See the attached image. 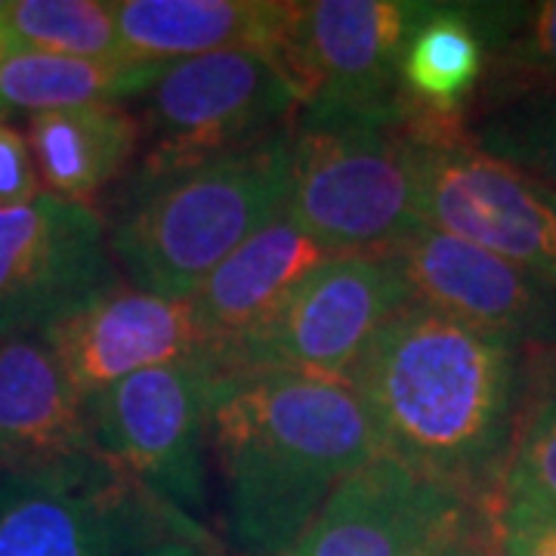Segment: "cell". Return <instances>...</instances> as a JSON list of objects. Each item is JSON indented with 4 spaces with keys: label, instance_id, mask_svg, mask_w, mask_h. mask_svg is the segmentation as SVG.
Returning a JSON list of instances; mask_svg holds the SVG:
<instances>
[{
    "label": "cell",
    "instance_id": "cb8c5ba5",
    "mask_svg": "<svg viewBox=\"0 0 556 556\" xmlns=\"http://www.w3.org/2000/svg\"><path fill=\"white\" fill-rule=\"evenodd\" d=\"M492 507L556 514V380L522 412Z\"/></svg>",
    "mask_w": 556,
    "mask_h": 556
},
{
    "label": "cell",
    "instance_id": "7a4b0ae2",
    "mask_svg": "<svg viewBox=\"0 0 556 556\" xmlns=\"http://www.w3.org/2000/svg\"><path fill=\"white\" fill-rule=\"evenodd\" d=\"M204 439L223 532L241 556L288 551L325 501L380 457L353 387L278 371L217 375Z\"/></svg>",
    "mask_w": 556,
    "mask_h": 556
},
{
    "label": "cell",
    "instance_id": "d6986e66",
    "mask_svg": "<svg viewBox=\"0 0 556 556\" xmlns=\"http://www.w3.org/2000/svg\"><path fill=\"white\" fill-rule=\"evenodd\" d=\"M489 50L473 3H430L399 60L405 102L427 118L460 121L482 90Z\"/></svg>",
    "mask_w": 556,
    "mask_h": 556
},
{
    "label": "cell",
    "instance_id": "83f0119b",
    "mask_svg": "<svg viewBox=\"0 0 556 556\" xmlns=\"http://www.w3.org/2000/svg\"><path fill=\"white\" fill-rule=\"evenodd\" d=\"M130 556H217L211 547V535H167L139 547Z\"/></svg>",
    "mask_w": 556,
    "mask_h": 556
},
{
    "label": "cell",
    "instance_id": "7c38bea8",
    "mask_svg": "<svg viewBox=\"0 0 556 556\" xmlns=\"http://www.w3.org/2000/svg\"><path fill=\"white\" fill-rule=\"evenodd\" d=\"M477 504L393 457H375L278 556H433Z\"/></svg>",
    "mask_w": 556,
    "mask_h": 556
},
{
    "label": "cell",
    "instance_id": "e0dca14e",
    "mask_svg": "<svg viewBox=\"0 0 556 556\" xmlns=\"http://www.w3.org/2000/svg\"><path fill=\"white\" fill-rule=\"evenodd\" d=\"M291 3L281 0H118L121 47L134 62H167L223 53H276Z\"/></svg>",
    "mask_w": 556,
    "mask_h": 556
},
{
    "label": "cell",
    "instance_id": "44dd1931",
    "mask_svg": "<svg viewBox=\"0 0 556 556\" xmlns=\"http://www.w3.org/2000/svg\"><path fill=\"white\" fill-rule=\"evenodd\" d=\"M460 134L556 192V87L482 93L464 112Z\"/></svg>",
    "mask_w": 556,
    "mask_h": 556
},
{
    "label": "cell",
    "instance_id": "5bb4252c",
    "mask_svg": "<svg viewBox=\"0 0 556 556\" xmlns=\"http://www.w3.org/2000/svg\"><path fill=\"white\" fill-rule=\"evenodd\" d=\"M387 254L420 306L522 350L556 353V285L551 281L433 226L417 229Z\"/></svg>",
    "mask_w": 556,
    "mask_h": 556
},
{
    "label": "cell",
    "instance_id": "5b68a950",
    "mask_svg": "<svg viewBox=\"0 0 556 556\" xmlns=\"http://www.w3.org/2000/svg\"><path fill=\"white\" fill-rule=\"evenodd\" d=\"M298 115V90L266 50L167 62L139 97L142 155L127 186L251 149L294 127Z\"/></svg>",
    "mask_w": 556,
    "mask_h": 556
},
{
    "label": "cell",
    "instance_id": "ffe728a7",
    "mask_svg": "<svg viewBox=\"0 0 556 556\" xmlns=\"http://www.w3.org/2000/svg\"><path fill=\"white\" fill-rule=\"evenodd\" d=\"M161 68L159 62H100L40 50H7L0 56V121L137 100Z\"/></svg>",
    "mask_w": 556,
    "mask_h": 556
},
{
    "label": "cell",
    "instance_id": "ba28073f",
    "mask_svg": "<svg viewBox=\"0 0 556 556\" xmlns=\"http://www.w3.org/2000/svg\"><path fill=\"white\" fill-rule=\"evenodd\" d=\"M417 130L424 223L556 285L554 189L473 149L460 121L417 115Z\"/></svg>",
    "mask_w": 556,
    "mask_h": 556
},
{
    "label": "cell",
    "instance_id": "4316f807",
    "mask_svg": "<svg viewBox=\"0 0 556 556\" xmlns=\"http://www.w3.org/2000/svg\"><path fill=\"white\" fill-rule=\"evenodd\" d=\"M433 556H495V547H492V535H485V529L473 517L467 526H460Z\"/></svg>",
    "mask_w": 556,
    "mask_h": 556
},
{
    "label": "cell",
    "instance_id": "30bf717a",
    "mask_svg": "<svg viewBox=\"0 0 556 556\" xmlns=\"http://www.w3.org/2000/svg\"><path fill=\"white\" fill-rule=\"evenodd\" d=\"M430 3L415 0H309L291 3L278 38L303 115H393L408 102L399 60Z\"/></svg>",
    "mask_w": 556,
    "mask_h": 556
},
{
    "label": "cell",
    "instance_id": "4fadbf2b",
    "mask_svg": "<svg viewBox=\"0 0 556 556\" xmlns=\"http://www.w3.org/2000/svg\"><path fill=\"white\" fill-rule=\"evenodd\" d=\"M43 340L87 405L146 368L192 358L214 362V340L195 300L159 298L115 281L56 318Z\"/></svg>",
    "mask_w": 556,
    "mask_h": 556
},
{
    "label": "cell",
    "instance_id": "603a6c76",
    "mask_svg": "<svg viewBox=\"0 0 556 556\" xmlns=\"http://www.w3.org/2000/svg\"><path fill=\"white\" fill-rule=\"evenodd\" d=\"M0 28L10 50L134 62L121 47L115 3L105 0H3Z\"/></svg>",
    "mask_w": 556,
    "mask_h": 556
},
{
    "label": "cell",
    "instance_id": "9a60e30c",
    "mask_svg": "<svg viewBox=\"0 0 556 556\" xmlns=\"http://www.w3.org/2000/svg\"><path fill=\"white\" fill-rule=\"evenodd\" d=\"M102 457L87 402L43 334L0 338V473Z\"/></svg>",
    "mask_w": 556,
    "mask_h": 556
},
{
    "label": "cell",
    "instance_id": "3957f363",
    "mask_svg": "<svg viewBox=\"0 0 556 556\" xmlns=\"http://www.w3.org/2000/svg\"><path fill=\"white\" fill-rule=\"evenodd\" d=\"M291 149L294 127L155 182L127 186L109 254L130 288L195 298L223 260L288 207Z\"/></svg>",
    "mask_w": 556,
    "mask_h": 556
},
{
    "label": "cell",
    "instance_id": "ac0fdd59",
    "mask_svg": "<svg viewBox=\"0 0 556 556\" xmlns=\"http://www.w3.org/2000/svg\"><path fill=\"white\" fill-rule=\"evenodd\" d=\"M25 139L47 195L90 204L134 164L142 130L121 102L43 112L25 124Z\"/></svg>",
    "mask_w": 556,
    "mask_h": 556
},
{
    "label": "cell",
    "instance_id": "484cf974",
    "mask_svg": "<svg viewBox=\"0 0 556 556\" xmlns=\"http://www.w3.org/2000/svg\"><path fill=\"white\" fill-rule=\"evenodd\" d=\"M43 195L28 139L10 121H0V207H16Z\"/></svg>",
    "mask_w": 556,
    "mask_h": 556
},
{
    "label": "cell",
    "instance_id": "9c48e42d",
    "mask_svg": "<svg viewBox=\"0 0 556 556\" xmlns=\"http://www.w3.org/2000/svg\"><path fill=\"white\" fill-rule=\"evenodd\" d=\"M217 375L211 358L159 365L87 405L105 464L189 519L207 504L204 430Z\"/></svg>",
    "mask_w": 556,
    "mask_h": 556
},
{
    "label": "cell",
    "instance_id": "8fae6325",
    "mask_svg": "<svg viewBox=\"0 0 556 556\" xmlns=\"http://www.w3.org/2000/svg\"><path fill=\"white\" fill-rule=\"evenodd\" d=\"M112 281L97 207L38 195L0 207V338L43 334Z\"/></svg>",
    "mask_w": 556,
    "mask_h": 556
},
{
    "label": "cell",
    "instance_id": "d4e9b609",
    "mask_svg": "<svg viewBox=\"0 0 556 556\" xmlns=\"http://www.w3.org/2000/svg\"><path fill=\"white\" fill-rule=\"evenodd\" d=\"M495 556H556V514L492 507Z\"/></svg>",
    "mask_w": 556,
    "mask_h": 556
},
{
    "label": "cell",
    "instance_id": "2e32d148",
    "mask_svg": "<svg viewBox=\"0 0 556 556\" xmlns=\"http://www.w3.org/2000/svg\"><path fill=\"white\" fill-rule=\"evenodd\" d=\"M328 254L298 219L281 211L269 226L226 257L195 294V309L214 340V365L239 340L281 309V303L300 288V281L316 273Z\"/></svg>",
    "mask_w": 556,
    "mask_h": 556
},
{
    "label": "cell",
    "instance_id": "8992f818",
    "mask_svg": "<svg viewBox=\"0 0 556 556\" xmlns=\"http://www.w3.org/2000/svg\"><path fill=\"white\" fill-rule=\"evenodd\" d=\"M408 303L405 278L387 251L334 254L219 358V375L278 371L350 387L371 340Z\"/></svg>",
    "mask_w": 556,
    "mask_h": 556
},
{
    "label": "cell",
    "instance_id": "52a82bcc",
    "mask_svg": "<svg viewBox=\"0 0 556 556\" xmlns=\"http://www.w3.org/2000/svg\"><path fill=\"white\" fill-rule=\"evenodd\" d=\"M167 535L204 529L105 457L0 473V556H130Z\"/></svg>",
    "mask_w": 556,
    "mask_h": 556
},
{
    "label": "cell",
    "instance_id": "6da1fadb",
    "mask_svg": "<svg viewBox=\"0 0 556 556\" xmlns=\"http://www.w3.org/2000/svg\"><path fill=\"white\" fill-rule=\"evenodd\" d=\"M526 356L412 300L371 340L350 387L380 455L492 510L529 399Z\"/></svg>",
    "mask_w": 556,
    "mask_h": 556
},
{
    "label": "cell",
    "instance_id": "277c9868",
    "mask_svg": "<svg viewBox=\"0 0 556 556\" xmlns=\"http://www.w3.org/2000/svg\"><path fill=\"white\" fill-rule=\"evenodd\" d=\"M420 130L412 105L393 115H298L288 214L328 254L390 251L417 229Z\"/></svg>",
    "mask_w": 556,
    "mask_h": 556
},
{
    "label": "cell",
    "instance_id": "7402d4cb",
    "mask_svg": "<svg viewBox=\"0 0 556 556\" xmlns=\"http://www.w3.org/2000/svg\"><path fill=\"white\" fill-rule=\"evenodd\" d=\"M489 50L482 93L556 87V0L473 3Z\"/></svg>",
    "mask_w": 556,
    "mask_h": 556
},
{
    "label": "cell",
    "instance_id": "f1b7e54d",
    "mask_svg": "<svg viewBox=\"0 0 556 556\" xmlns=\"http://www.w3.org/2000/svg\"><path fill=\"white\" fill-rule=\"evenodd\" d=\"M0 10H3V0H0ZM10 50V40H7V35H3V28H0V56Z\"/></svg>",
    "mask_w": 556,
    "mask_h": 556
}]
</instances>
